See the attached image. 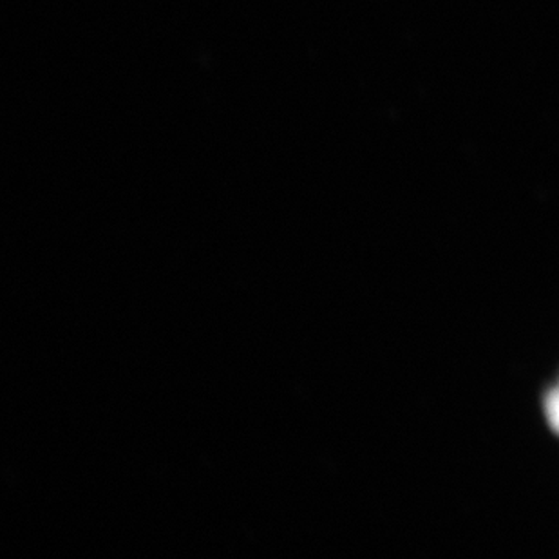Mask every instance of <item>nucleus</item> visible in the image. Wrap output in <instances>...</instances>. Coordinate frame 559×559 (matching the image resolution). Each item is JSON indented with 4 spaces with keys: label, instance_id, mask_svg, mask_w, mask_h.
<instances>
[{
    "label": "nucleus",
    "instance_id": "obj_1",
    "mask_svg": "<svg viewBox=\"0 0 559 559\" xmlns=\"http://www.w3.org/2000/svg\"><path fill=\"white\" fill-rule=\"evenodd\" d=\"M547 417L552 428L559 433V385L556 390L550 391L549 399H547Z\"/></svg>",
    "mask_w": 559,
    "mask_h": 559
}]
</instances>
